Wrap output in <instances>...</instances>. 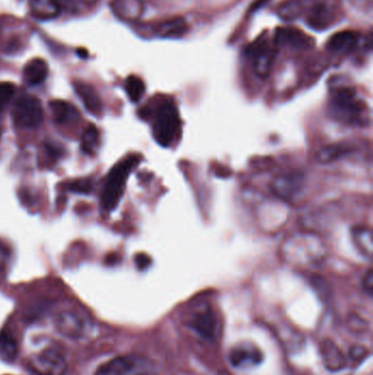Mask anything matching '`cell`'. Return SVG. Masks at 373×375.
<instances>
[{
    "label": "cell",
    "mask_w": 373,
    "mask_h": 375,
    "mask_svg": "<svg viewBox=\"0 0 373 375\" xmlns=\"http://www.w3.org/2000/svg\"><path fill=\"white\" fill-rule=\"evenodd\" d=\"M112 8L118 18L126 21L138 20L145 11L143 0H114Z\"/></svg>",
    "instance_id": "cell-16"
},
{
    "label": "cell",
    "mask_w": 373,
    "mask_h": 375,
    "mask_svg": "<svg viewBox=\"0 0 373 375\" xmlns=\"http://www.w3.org/2000/svg\"><path fill=\"white\" fill-rule=\"evenodd\" d=\"M50 111L53 114L54 121L58 124L67 123L75 118V108L64 100H52L50 102Z\"/></svg>",
    "instance_id": "cell-21"
},
{
    "label": "cell",
    "mask_w": 373,
    "mask_h": 375,
    "mask_svg": "<svg viewBox=\"0 0 373 375\" xmlns=\"http://www.w3.org/2000/svg\"><path fill=\"white\" fill-rule=\"evenodd\" d=\"M8 258H9L8 248L3 243H0V270L5 267L6 262L8 261Z\"/></svg>",
    "instance_id": "cell-33"
},
{
    "label": "cell",
    "mask_w": 373,
    "mask_h": 375,
    "mask_svg": "<svg viewBox=\"0 0 373 375\" xmlns=\"http://www.w3.org/2000/svg\"><path fill=\"white\" fill-rule=\"evenodd\" d=\"M349 151L351 149L344 145H328L316 151V159L320 164H328L345 156L346 154H349Z\"/></svg>",
    "instance_id": "cell-23"
},
{
    "label": "cell",
    "mask_w": 373,
    "mask_h": 375,
    "mask_svg": "<svg viewBox=\"0 0 373 375\" xmlns=\"http://www.w3.org/2000/svg\"><path fill=\"white\" fill-rule=\"evenodd\" d=\"M360 41L358 32L351 30L341 31L330 38L326 44L328 50L334 54H349L355 50Z\"/></svg>",
    "instance_id": "cell-13"
},
{
    "label": "cell",
    "mask_w": 373,
    "mask_h": 375,
    "mask_svg": "<svg viewBox=\"0 0 373 375\" xmlns=\"http://www.w3.org/2000/svg\"><path fill=\"white\" fill-rule=\"evenodd\" d=\"M125 90L132 102H138L145 95V83L137 76H129L125 81Z\"/></svg>",
    "instance_id": "cell-25"
},
{
    "label": "cell",
    "mask_w": 373,
    "mask_h": 375,
    "mask_svg": "<svg viewBox=\"0 0 373 375\" xmlns=\"http://www.w3.org/2000/svg\"><path fill=\"white\" fill-rule=\"evenodd\" d=\"M138 163L139 156L133 155L125 161H120V164L111 170L102 192V205L104 209L112 211L118 207V202L123 196L126 180Z\"/></svg>",
    "instance_id": "cell-3"
},
{
    "label": "cell",
    "mask_w": 373,
    "mask_h": 375,
    "mask_svg": "<svg viewBox=\"0 0 373 375\" xmlns=\"http://www.w3.org/2000/svg\"><path fill=\"white\" fill-rule=\"evenodd\" d=\"M55 327L60 335L76 341L89 339L94 332V325L87 315L71 311L59 313L56 316Z\"/></svg>",
    "instance_id": "cell-4"
},
{
    "label": "cell",
    "mask_w": 373,
    "mask_h": 375,
    "mask_svg": "<svg viewBox=\"0 0 373 375\" xmlns=\"http://www.w3.org/2000/svg\"><path fill=\"white\" fill-rule=\"evenodd\" d=\"M76 93L83 101V106L93 116H100L102 112V101L91 85L83 81H75L73 83Z\"/></svg>",
    "instance_id": "cell-15"
},
{
    "label": "cell",
    "mask_w": 373,
    "mask_h": 375,
    "mask_svg": "<svg viewBox=\"0 0 373 375\" xmlns=\"http://www.w3.org/2000/svg\"><path fill=\"white\" fill-rule=\"evenodd\" d=\"M188 30V25L182 17L168 19L155 27V34L163 39H180Z\"/></svg>",
    "instance_id": "cell-17"
},
{
    "label": "cell",
    "mask_w": 373,
    "mask_h": 375,
    "mask_svg": "<svg viewBox=\"0 0 373 375\" xmlns=\"http://www.w3.org/2000/svg\"><path fill=\"white\" fill-rule=\"evenodd\" d=\"M321 357L326 369L332 372L344 370L347 365V357L331 340H325L321 345Z\"/></svg>",
    "instance_id": "cell-14"
},
{
    "label": "cell",
    "mask_w": 373,
    "mask_h": 375,
    "mask_svg": "<svg viewBox=\"0 0 373 375\" xmlns=\"http://www.w3.org/2000/svg\"><path fill=\"white\" fill-rule=\"evenodd\" d=\"M275 48L265 36H262L248 48V54L253 60L254 71L258 77L264 79L271 73L276 57Z\"/></svg>",
    "instance_id": "cell-9"
},
{
    "label": "cell",
    "mask_w": 373,
    "mask_h": 375,
    "mask_svg": "<svg viewBox=\"0 0 373 375\" xmlns=\"http://www.w3.org/2000/svg\"><path fill=\"white\" fill-rule=\"evenodd\" d=\"M85 1H91V0H85Z\"/></svg>",
    "instance_id": "cell-34"
},
{
    "label": "cell",
    "mask_w": 373,
    "mask_h": 375,
    "mask_svg": "<svg viewBox=\"0 0 373 375\" xmlns=\"http://www.w3.org/2000/svg\"><path fill=\"white\" fill-rule=\"evenodd\" d=\"M29 367L38 375H64L67 370V362L59 350L46 348L30 357Z\"/></svg>",
    "instance_id": "cell-6"
},
{
    "label": "cell",
    "mask_w": 373,
    "mask_h": 375,
    "mask_svg": "<svg viewBox=\"0 0 373 375\" xmlns=\"http://www.w3.org/2000/svg\"><path fill=\"white\" fill-rule=\"evenodd\" d=\"M18 355V346L13 336L8 332H0V359L13 362Z\"/></svg>",
    "instance_id": "cell-24"
},
{
    "label": "cell",
    "mask_w": 373,
    "mask_h": 375,
    "mask_svg": "<svg viewBox=\"0 0 373 375\" xmlns=\"http://www.w3.org/2000/svg\"><path fill=\"white\" fill-rule=\"evenodd\" d=\"M274 46L277 48H291L306 50L314 46V39L296 28H281L276 30Z\"/></svg>",
    "instance_id": "cell-11"
},
{
    "label": "cell",
    "mask_w": 373,
    "mask_h": 375,
    "mask_svg": "<svg viewBox=\"0 0 373 375\" xmlns=\"http://www.w3.org/2000/svg\"><path fill=\"white\" fill-rule=\"evenodd\" d=\"M48 75V65L42 58H33L24 66L23 79L31 86L40 85Z\"/></svg>",
    "instance_id": "cell-18"
},
{
    "label": "cell",
    "mask_w": 373,
    "mask_h": 375,
    "mask_svg": "<svg viewBox=\"0 0 373 375\" xmlns=\"http://www.w3.org/2000/svg\"><path fill=\"white\" fill-rule=\"evenodd\" d=\"M304 177L299 172L285 174L275 179L273 191L286 201H293L302 192Z\"/></svg>",
    "instance_id": "cell-10"
},
{
    "label": "cell",
    "mask_w": 373,
    "mask_h": 375,
    "mask_svg": "<svg viewBox=\"0 0 373 375\" xmlns=\"http://www.w3.org/2000/svg\"><path fill=\"white\" fill-rule=\"evenodd\" d=\"M136 266H137L138 269L145 270L149 267V265L151 264L150 258L145 254H138L135 257Z\"/></svg>",
    "instance_id": "cell-32"
},
{
    "label": "cell",
    "mask_w": 373,
    "mask_h": 375,
    "mask_svg": "<svg viewBox=\"0 0 373 375\" xmlns=\"http://www.w3.org/2000/svg\"><path fill=\"white\" fill-rule=\"evenodd\" d=\"M181 120L178 108L171 99L161 101L155 110L153 137L159 145L169 147L180 133Z\"/></svg>",
    "instance_id": "cell-2"
},
{
    "label": "cell",
    "mask_w": 373,
    "mask_h": 375,
    "mask_svg": "<svg viewBox=\"0 0 373 375\" xmlns=\"http://www.w3.org/2000/svg\"><path fill=\"white\" fill-rule=\"evenodd\" d=\"M330 112L334 118L346 124H366L367 106L353 87L337 85L331 90Z\"/></svg>",
    "instance_id": "cell-1"
},
{
    "label": "cell",
    "mask_w": 373,
    "mask_h": 375,
    "mask_svg": "<svg viewBox=\"0 0 373 375\" xmlns=\"http://www.w3.org/2000/svg\"><path fill=\"white\" fill-rule=\"evenodd\" d=\"M332 19H333V15L331 11H328V8L324 5H318L314 7L311 11L308 17V22L311 28L323 30L328 28V25H331Z\"/></svg>",
    "instance_id": "cell-22"
},
{
    "label": "cell",
    "mask_w": 373,
    "mask_h": 375,
    "mask_svg": "<svg viewBox=\"0 0 373 375\" xmlns=\"http://www.w3.org/2000/svg\"><path fill=\"white\" fill-rule=\"evenodd\" d=\"M94 375H151V367L145 357L122 355L101 365Z\"/></svg>",
    "instance_id": "cell-5"
},
{
    "label": "cell",
    "mask_w": 373,
    "mask_h": 375,
    "mask_svg": "<svg viewBox=\"0 0 373 375\" xmlns=\"http://www.w3.org/2000/svg\"><path fill=\"white\" fill-rule=\"evenodd\" d=\"M69 190L76 193L88 194L92 190V186L87 182H75L69 184Z\"/></svg>",
    "instance_id": "cell-30"
},
{
    "label": "cell",
    "mask_w": 373,
    "mask_h": 375,
    "mask_svg": "<svg viewBox=\"0 0 373 375\" xmlns=\"http://www.w3.org/2000/svg\"><path fill=\"white\" fill-rule=\"evenodd\" d=\"M351 236L357 250L366 257H372V232L368 227L355 226L351 229Z\"/></svg>",
    "instance_id": "cell-19"
},
{
    "label": "cell",
    "mask_w": 373,
    "mask_h": 375,
    "mask_svg": "<svg viewBox=\"0 0 373 375\" xmlns=\"http://www.w3.org/2000/svg\"><path fill=\"white\" fill-rule=\"evenodd\" d=\"M302 11L303 7L299 0H288V1H283L279 6L277 13L283 20L291 21L298 19L302 13Z\"/></svg>",
    "instance_id": "cell-26"
},
{
    "label": "cell",
    "mask_w": 373,
    "mask_h": 375,
    "mask_svg": "<svg viewBox=\"0 0 373 375\" xmlns=\"http://www.w3.org/2000/svg\"><path fill=\"white\" fill-rule=\"evenodd\" d=\"M263 359L260 349L251 343H240L231 349L229 361L236 368H248L261 362Z\"/></svg>",
    "instance_id": "cell-12"
},
{
    "label": "cell",
    "mask_w": 373,
    "mask_h": 375,
    "mask_svg": "<svg viewBox=\"0 0 373 375\" xmlns=\"http://www.w3.org/2000/svg\"><path fill=\"white\" fill-rule=\"evenodd\" d=\"M30 8L38 19L55 18L60 13L57 0H30Z\"/></svg>",
    "instance_id": "cell-20"
},
{
    "label": "cell",
    "mask_w": 373,
    "mask_h": 375,
    "mask_svg": "<svg viewBox=\"0 0 373 375\" xmlns=\"http://www.w3.org/2000/svg\"><path fill=\"white\" fill-rule=\"evenodd\" d=\"M368 349L360 345L353 346L349 351V357H351L353 364H359V363L363 362L368 357Z\"/></svg>",
    "instance_id": "cell-28"
},
{
    "label": "cell",
    "mask_w": 373,
    "mask_h": 375,
    "mask_svg": "<svg viewBox=\"0 0 373 375\" xmlns=\"http://www.w3.org/2000/svg\"><path fill=\"white\" fill-rule=\"evenodd\" d=\"M15 87L11 83H0V104H7L15 95Z\"/></svg>",
    "instance_id": "cell-29"
},
{
    "label": "cell",
    "mask_w": 373,
    "mask_h": 375,
    "mask_svg": "<svg viewBox=\"0 0 373 375\" xmlns=\"http://www.w3.org/2000/svg\"><path fill=\"white\" fill-rule=\"evenodd\" d=\"M363 289L368 293L369 295H372L373 293V271L372 269H369L366 275L363 277Z\"/></svg>",
    "instance_id": "cell-31"
},
{
    "label": "cell",
    "mask_w": 373,
    "mask_h": 375,
    "mask_svg": "<svg viewBox=\"0 0 373 375\" xmlns=\"http://www.w3.org/2000/svg\"><path fill=\"white\" fill-rule=\"evenodd\" d=\"M99 146V132L94 126L90 125L83 132L81 137V149L83 153L93 155Z\"/></svg>",
    "instance_id": "cell-27"
},
{
    "label": "cell",
    "mask_w": 373,
    "mask_h": 375,
    "mask_svg": "<svg viewBox=\"0 0 373 375\" xmlns=\"http://www.w3.org/2000/svg\"><path fill=\"white\" fill-rule=\"evenodd\" d=\"M13 116L15 123L23 129L38 128L44 118L42 104L36 97L22 96L15 102Z\"/></svg>",
    "instance_id": "cell-7"
},
{
    "label": "cell",
    "mask_w": 373,
    "mask_h": 375,
    "mask_svg": "<svg viewBox=\"0 0 373 375\" xmlns=\"http://www.w3.org/2000/svg\"><path fill=\"white\" fill-rule=\"evenodd\" d=\"M190 327L204 339L213 341L219 334L218 318L211 306H198L190 316Z\"/></svg>",
    "instance_id": "cell-8"
}]
</instances>
